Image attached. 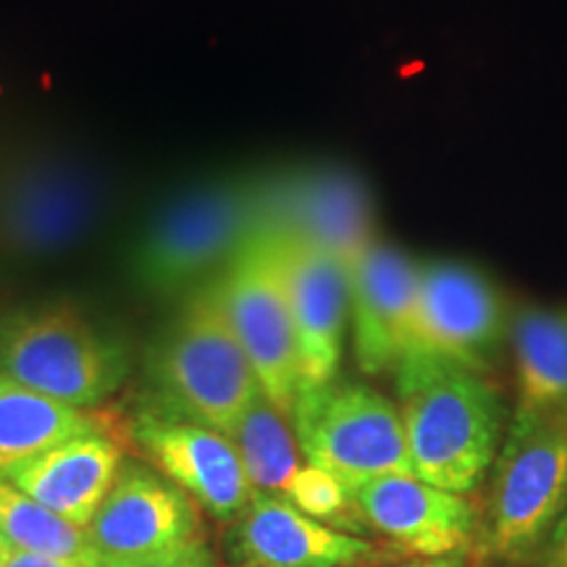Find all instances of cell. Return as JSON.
Wrapping results in <instances>:
<instances>
[{
	"label": "cell",
	"instance_id": "cell-1",
	"mask_svg": "<svg viewBox=\"0 0 567 567\" xmlns=\"http://www.w3.org/2000/svg\"><path fill=\"white\" fill-rule=\"evenodd\" d=\"M415 478L452 494L473 492L505 442V402L473 368L410 352L394 368Z\"/></svg>",
	"mask_w": 567,
	"mask_h": 567
},
{
	"label": "cell",
	"instance_id": "cell-2",
	"mask_svg": "<svg viewBox=\"0 0 567 567\" xmlns=\"http://www.w3.org/2000/svg\"><path fill=\"white\" fill-rule=\"evenodd\" d=\"M264 176H221L182 189L155 210L130 250L140 289L174 295L200 287L264 229Z\"/></svg>",
	"mask_w": 567,
	"mask_h": 567
},
{
	"label": "cell",
	"instance_id": "cell-3",
	"mask_svg": "<svg viewBox=\"0 0 567 567\" xmlns=\"http://www.w3.org/2000/svg\"><path fill=\"white\" fill-rule=\"evenodd\" d=\"M151 379L174 421L229 436L264 394L226 318L216 276L193 289L151 350Z\"/></svg>",
	"mask_w": 567,
	"mask_h": 567
},
{
	"label": "cell",
	"instance_id": "cell-4",
	"mask_svg": "<svg viewBox=\"0 0 567 567\" xmlns=\"http://www.w3.org/2000/svg\"><path fill=\"white\" fill-rule=\"evenodd\" d=\"M567 513V415L517 410L494 460L481 555L523 563Z\"/></svg>",
	"mask_w": 567,
	"mask_h": 567
},
{
	"label": "cell",
	"instance_id": "cell-5",
	"mask_svg": "<svg viewBox=\"0 0 567 567\" xmlns=\"http://www.w3.org/2000/svg\"><path fill=\"white\" fill-rule=\"evenodd\" d=\"M126 352L71 305L0 313V379L87 410L122 386Z\"/></svg>",
	"mask_w": 567,
	"mask_h": 567
},
{
	"label": "cell",
	"instance_id": "cell-6",
	"mask_svg": "<svg viewBox=\"0 0 567 567\" xmlns=\"http://www.w3.org/2000/svg\"><path fill=\"white\" fill-rule=\"evenodd\" d=\"M109 182L66 153L19 155L0 168V252L45 260L82 245L109 210Z\"/></svg>",
	"mask_w": 567,
	"mask_h": 567
},
{
	"label": "cell",
	"instance_id": "cell-7",
	"mask_svg": "<svg viewBox=\"0 0 567 567\" xmlns=\"http://www.w3.org/2000/svg\"><path fill=\"white\" fill-rule=\"evenodd\" d=\"M292 421L308 465L350 492L381 476H415L400 408L371 386L329 381L300 389Z\"/></svg>",
	"mask_w": 567,
	"mask_h": 567
},
{
	"label": "cell",
	"instance_id": "cell-8",
	"mask_svg": "<svg viewBox=\"0 0 567 567\" xmlns=\"http://www.w3.org/2000/svg\"><path fill=\"white\" fill-rule=\"evenodd\" d=\"M218 292L234 334L250 360L258 384L271 405L292 417L300 392V358L287 289L274 234L255 231L216 274Z\"/></svg>",
	"mask_w": 567,
	"mask_h": 567
},
{
	"label": "cell",
	"instance_id": "cell-9",
	"mask_svg": "<svg viewBox=\"0 0 567 567\" xmlns=\"http://www.w3.org/2000/svg\"><path fill=\"white\" fill-rule=\"evenodd\" d=\"M264 229L289 234L334 258L347 274L375 243L368 182L342 163H313L264 176Z\"/></svg>",
	"mask_w": 567,
	"mask_h": 567
},
{
	"label": "cell",
	"instance_id": "cell-10",
	"mask_svg": "<svg viewBox=\"0 0 567 567\" xmlns=\"http://www.w3.org/2000/svg\"><path fill=\"white\" fill-rule=\"evenodd\" d=\"M507 302L492 276L465 260L417 264L410 352L484 373L507 331Z\"/></svg>",
	"mask_w": 567,
	"mask_h": 567
},
{
	"label": "cell",
	"instance_id": "cell-11",
	"mask_svg": "<svg viewBox=\"0 0 567 567\" xmlns=\"http://www.w3.org/2000/svg\"><path fill=\"white\" fill-rule=\"evenodd\" d=\"M271 234L292 310L300 389L323 386L337 379L342 365L350 318V274L334 258L305 245L302 239L281 231Z\"/></svg>",
	"mask_w": 567,
	"mask_h": 567
},
{
	"label": "cell",
	"instance_id": "cell-12",
	"mask_svg": "<svg viewBox=\"0 0 567 567\" xmlns=\"http://www.w3.org/2000/svg\"><path fill=\"white\" fill-rule=\"evenodd\" d=\"M84 530L97 559H145L195 544L197 513L179 486L130 465Z\"/></svg>",
	"mask_w": 567,
	"mask_h": 567
},
{
	"label": "cell",
	"instance_id": "cell-13",
	"mask_svg": "<svg viewBox=\"0 0 567 567\" xmlns=\"http://www.w3.org/2000/svg\"><path fill=\"white\" fill-rule=\"evenodd\" d=\"M350 494L368 526L408 555H460L478 536V513L463 494L444 492L415 476H381Z\"/></svg>",
	"mask_w": 567,
	"mask_h": 567
},
{
	"label": "cell",
	"instance_id": "cell-14",
	"mask_svg": "<svg viewBox=\"0 0 567 567\" xmlns=\"http://www.w3.org/2000/svg\"><path fill=\"white\" fill-rule=\"evenodd\" d=\"M417 260L405 250L375 243L350 274L352 347L360 371H394L413 342Z\"/></svg>",
	"mask_w": 567,
	"mask_h": 567
},
{
	"label": "cell",
	"instance_id": "cell-15",
	"mask_svg": "<svg viewBox=\"0 0 567 567\" xmlns=\"http://www.w3.org/2000/svg\"><path fill=\"white\" fill-rule=\"evenodd\" d=\"M134 436L163 476L193 494L205 509L216 517L243 515L252 484L229 436L153 413L140 417Z\"/></svg>",
	"mask_w": 567,
	"mask_h": 567
},
{
	"label": "cell",
	"instance_id": "cell-16",
	"mask_svg": "<svg viewBox=\"0 0 567 567\" xmlns=\"http://www.w3.org/2000/svg\"><path fill=\"white\" fill-rule=\"evenodd\" d=\"M234 549L243 567H347L373 557L363 538L318 523L279 494L252 488Z\"/></svg>",
	"mask_w": 567,
	"mask_h": 567
},
{
	"label": "cell",
	"instance_id": "cell-17",
	"mask_svg": "<svg viewBox=\"0 0 567 567\" xmlns=\"http://www.w3.org/2000/svg\"><path fill=\"white\" fill-rule=\"evenodd\" d=\"M122 471L118 444L95 431L74 436L9 473V484L51 513L87 528Z\"/></svg>",
	"mask_w": 567,
	"mask_h": 567
},
{
	"label": "cell",
	"instance_id": "cell-18",
	"mask_svg": "<svg viewBox=\"0 0 567 567\" xmlns=\"http://www.w3.org/2000/svg\"><path fill=\"white\" fill-rule=\"evenodd\" d=\"M517 410L567 415V305H528L509 321Z\"/></svg>",
	"mask_w": 567,
	"mask_h": 567
},
{
	"label": "cell",
	"instance_id": "cell-19",
	"mask_svg": "<svg viewBox=\"0 0 567 567\" xmlns=\"http://www.w3.org/2000/svg\"><path fill=\"white\" fill-rule=\"evenodd\" d=\"M95 431H101V421L87 410L0 379V481L42 452Z\"/></svg>",
	"mask_w": 567,
	"mask_h": 567
},
{
	"label": "cell",
	"instance_id": "cell-20",
	"mask_svg": "<svg viewBox=\"0 0 567 567\" xmlns=\"http://www.w3.org/2000/svg\"><path fill=\"white\" fill-rule=\"evenodd\" d=\"M287 421L289 417L271 405L266 394H260L231 429L229 442L258 492L284 496L300 473V444Z\"/></svg>",
	"mask_w": 567,
	"mask_h": 567
},
{
	"label": "cell",
	"instance_id": "cell-21",
	"mask_svg": "<svg viewBox=\"0 0 567 567\" xmlns=\"http://www.w3.org/2000/svg\"><path fill=\"white\" fill-rule=\"evenodd\" d=\"M0 534L11 549L30 555L51 557L74 567H95L101 563L87 530L38 505L9 481H0Z\"/></svg>",
	"mask_w": 567,
	"mask_h": 567
},
{
	"label": "cell",
	"instance_id": "cell-22",
	"mask_svg": "<svg viewBox=\"0 0 567 567\" xmlns=\"http://www.w3.org/2000/svg\"><path fill=\"white\" fill-rule=\"evenodd\" d=\"M284 499H289L292 505L305 513L308 517H313L318 523H339V526H350L347 520L360 517L358 509H354L352 494L342 481H337L331 473L321 471V467L305 465L300 467L292 484H289Z\"/></svg>",
	"mask_w": 567,
	"mask_h": 567
},
{
	"label": "cell",
	"instance_id": "cell-23",
	"mask_svg": "<svg viewBox=\"0 0 567 567\" xmlns=\"http://www.w3.org/2000/svg\"><path fill=\"white\" fill-rule=\"evenodd\" d=\"M95 567H213L208 549L200 542L189 544L168 555L145 557V559H101Z\"/></svg>",
	"mask_w": 567,
	"mask_h": 567
},
{
	"label": "cell",
	"instance_id": "cell-24",
	"mask_svg": "<svg viewBox=\"0 0 567 567\" xmlns=\"http://www.w3.org/2000/svg\"><path fill=\"white\" fill-rule=\"evenodd\" d=\"M547 567H567V513L557 528L551 530L549 547H547Z\"/></svg>",
	"mask_w": 567,
	"mask_h": 567
},
{
	"label": "cell",
	"instance_id": "cell-25",
	"mask_svg": "<svg viewBox=\"0 0 567 567\" xmlns=\"http://www.w3.org/2000/svg\"><path fill=\"white\" fill-rule=\"evenodd\" d=\"M0 567H74V565L59 563V559H51V557L30 555V551L11 549L9 557L3 559V565H0Z\"/></svg>",
	"mask_w": 567,
	"mask_h": 567
},
{
	"label": "cell",
	"instance_id": "cell-26",
	"mask_svg": "<svg viewBox=\"0 0 567 567\" xmlns=\"http://www.w3.org/2000/svg\"><path fill=\"white\" fill-rule=\"evenodd\" d=\"M389 567H467V557L465 551L460 555H446V557H417L415 563H405V565H389Z\"/></svg>",
	"mask_w": 567,
	"mask_h": 567
},
{
	"label": "cell",
	"instance_id": "cell-27",
	"mask_svg": "<svg viewBox=\"0 0 567 567\" xmlns=\"http://www.w3.org/2000/svg\"><path fill=\"white\" fill-rule=\"evenodd\" d=\"M9 551H11V544L6 542L3 534H0V565H3V559L9 557Z\"/></svg>",
	"mask_w": 567,
	"mask_h": 567
}]
</instances>
